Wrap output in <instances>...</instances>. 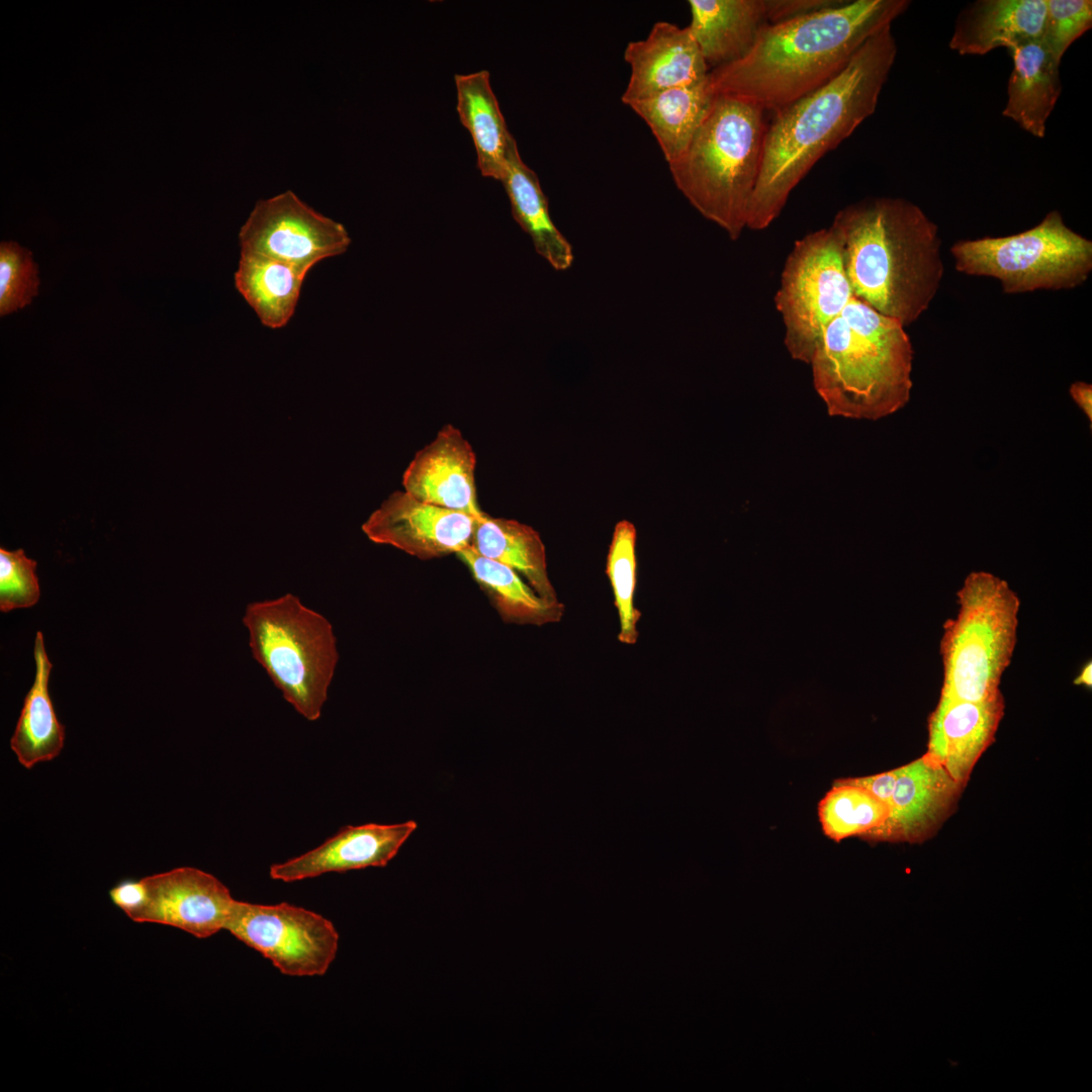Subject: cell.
Instances as JSON below:
<instances>
[{
    "label": "cell",
    "mask_w": 1092,
    "mask_h": 1092,
    "mask_svg": "<svg viewBox=\"0 0 1092 1092\" xmlns=\"http://www.w3.org/2000/svg\"><path fill=\"white\" fill-rule=\"evenodd\" d=\"M896 56L888 26L870 37L832 80L775 113L766 126L746 228L769 226L813 166L875 112Z\"/></svg>",
    "instance_id": "obj_1"
},
{
    "label": "cell",
    "mask_w": 1092,
    "mask_h": 1092,
    "mask_svg": "<svg viewBox=\"0 0 1092 1092\" xmlns=\"http://www.w3.org/2000/svg\"><path fill=\"white\" fill-rule=\"evenodd\" d=\"M908 0H855L759 32L749 53L710 70L716 93L731 94L776 113L837 76L856 51L903 14Z\"/></svg>",
    "instance_id": "obj_2"
},
{
    "label": "cell",
    "mask_w": 1092,
    "mask_h": 1092,
    "mask_svg": "<svg viewBox=\"0 0 1092 1092\" xmlns=\"http://www.w3.org/2000/svg\"><path fill=\"white\" fill-rule=\"evenodd\" d=\"M831 226L854 298L904 327L928 309L944 265L938 228L918 205L866 198L841 208Z\"/></svg>",
    "instance_id": "obj_3"
},
{
    "label": "cell",
    "mask_w": 1092,
    "mask_h": 1092,
    "mask_svg": "<svg viewBox=\"0 0 1092 1092\" xmlns=\"http://www.w3.org/2000/svg\"><path fill=\"white\" fill-rule=\"evenodd\" d=\"M913 356L903 325L853 297L825 329L808 365L830 416L876 421L908 403Z\"/></svg>",
    "instance_id": "obj_4"
},
{
    "label": "cell",
    "mask_w": 1092,
    "mask_h": 1092,
    "mask_svg": "<svg viewBox=\"0 0 1092 1092\" xmlns=\"http://www.w3.org/2000/svg\"><path fill=\"white\" fill-rule=\"evenodd\" d=\"M757 105L717 93L685 153L668 164L677 189L701 215L736 241L746 228L766 124Z\"/></svg>",
    "instance_id": "obj_5"
},
{
    "label": "cell",
    "mask_w": 1092,
    "mask_h": 1092,
    "mask_svg": "<svg viewBox=\"0 0 1092 1092\" xmlns=\"http://www.w3.org/2000/svg\"><path fill=\"white\" fill-rule=\"evenodd\" d=\"M243 625L254 659L284 700L304 719L318 720L339 661L331 622L286 593L248 604Z\"/></svg>",
    "instance_id": "obj_6"
},
{
    "label": "cell",
    "mask_w": 1092,
    "mask_h": 1092,
    "mask_svg": "<svg viewBox=\"0 0 1092 1092\" xmlns=\"http://www.w3.org/2000/svg\"><path fill=\"white\" fill-rule=\"evenodd\" d=\"M957 597V615L945 622L940 640V697L986 700L1001 694L1016 645L1020 601L1005 579L987 571L968 574Z\"/></svg>",
    "instance_id": "obj_7"
},
{
    "label": "cell",
    "mask_w": 1092,
    "mask_h": 1092,
    "mask_svg": "<svg viewBox=\"0 0 1092 1092\" xmlns=\"http://www.w3.org/2000/svg\"><path fill=\"white\" fill-rule=\"evenodd\" d=\"M950 253L957 271L995 278L1008 294L1073 289L1092 271V242L1070 229L1058 210L1015 235L958 241Z\"/></svg>",
    "instance_id": "obj_8"
},
{
    "label": "cell",
    "mask_w": 1092,
    "mask_h": 1092,
    "mask_svg": "<svg viewBox=\"0 0 1092 1092\" xmlns=\"http://www.w3.org/2000/svg\"><path fill=\"white\" fill-rule=\"evenodd\" d=\"M852 298L834 229L830 225L797 240L775 295L790 356L808 364L825 329Z\"/></svg>",
    "instance_id": "obj_9"
},
{
    "label": "cell",
    "mask_w": 1092,
    "mask_h": 1092,
    "mask_svg": "<svg viewBox=\"0 0 1092 1092\" xmlns=\"http://www.w3.org/2000/svg\"><path fill=\"white\" fill-rule=\"evenodd\" d=\"M225 930L288 976L325 975L339 947L338 931L329 919L285 902L237 900Z\"/></svg>",
    "instance_id": "obj_10"
},
{
    "label": "cell",
    "mask_w": 1092,
    "mask_h": 1092,
    "mask_svg": "<svg viewBox=\"0 0 1092 1092\" xmlns=\"http://www.w3.org/2000/svg\"><path fill=\"white\" fill-rule=\"evenodd\" d=\"M241 253L264 255L308 272L321 260L343 254L351 239L340 222L288 190L259 200L240 234Z\"/></svg>",
    "instance_id": "obj_11"
},
{
    "label": "cell",
    "mask_w": 1092,
    "mask_h": 1092,
    "mask_svg": "<svg viewBox=\"0 0 1092 1092\" xmlns=\"http://www.w3.org/2000/svg\"><path fill=\"white\" fill-rule=\"evenodd\" d=\"M476 519L424 503L406 491L391 493L363 523L368 539L420 559L458 553L470 546Z\"/></svg>",
    "instance_id": "obj_12"
},
{
    "label": "cell",
    "mask_w": 1092,
    "mask_h": 1092,
    "mask_svg": "<svg viewBox=\"0 0 1092 1092\" xmlns=\"http://www.w3.org/2000/svg\"><path fill=\"white\" fill-rule=\"evenodd\" d=\"M144 880L148 899L134 922L176 927L198 938L225 929L237 900L211 874L182 867Z\"/></svg>",
    "instance_id": "obj_13"
},
{
    "label": "cell",
    "mask_w": 1092,
    "mask_h": 1092,
    "mask_svg": "<svg viewBox=\"0 0 1092 1092\" xmlns=\"http://www.w3.org/2000/svg\"><path fill=\"white\" fill-rule=\"evenodd\" d=\"M475 466L469 442L457 428L446 425L406 467L404 491L424 503L479 519L485 513L477 502Z\"/></svg>",
    "instance_id": "obj_14"
},
{
    "label": "cell",
    "mask_w": 1092,
    "mask_h": 1092,
    "mask_svg": "<svg viewBox=\"0 0 1092 1092\" xmlns=\"http://www.w3.org/2000/svg\"><path fill=\"white\" fill-rule=\"evenodd\" d=\"M631 73L622 101L629 104L664 90L705 82L710 73L689 26L658 21L648 36L624 52Z\"/></svg>",
    "instance_id": "obj_15"
},
{
    "label": "cell",
    "mask_w": 1092,
    "mask_h": 1092,
    "mask_svg": "<svg viewBox=\"0 0 1092 1092\" xmlns=\"http://www.w3.org/2000/svg\"><path fill=\"white\" fill-rule=\"evenodd\" d=\"M1003 712L1002 694L982 701L940 697L929 717L925 754L963 787L992 743Z\"/></svg>",
    "instance_id": "obj_16"
},
{
    "label": "cell",
    "mask_w": 1092,
    "mask_h": 1092,
    "mask_svg": "<svg viewBox=\"0 0 1092 1092\" xmlns=\"http://www.w3.org/2000/svg\"><path fill=\"white\" fill-rule=\"evenodd\" d=\"M410 820L397 824L346 826L317 847L271 866V879L291 883L327 873L384 867L416 830Z\"/></svg>",
    "instance_id": "obj_17"
},
{
    "label": "cell",
    "mask_w": 1092,
    "mask_h": 1092,
    "mask_svg": "<svg viewBox=\"0 0 1092 1092\" xmlns=\"http://www.w3.org/2000/svg\"><path fill=\"white\" fill-rule=\"evenodd\" d=\"M962 787L926 754L898 767L889 815L863 836L915 842L928 835L949 810Z\"/></svg>",
    "instance_id": "obj_18"
},
{
    "label": "cell",
    "mask_w": 1092,
    "mask_h": 1092,
    "mask_svg": "<svg viewBox=\"0 0 1092 1092\" xmlns=\"http://www.w3.org/2000/svg\"><path fill=\"white\" fill-rule=\"evenodd\" d=\"M1046 0H979L958 16L949 48L962 56H983L998 48L1041 39Z\"/></svg>",
    "instance_id": "obj_19"
},
{
    "label": "cell",
    "mask_w": 1092,
    "mask_h": 1092,
    "mask_svg": "<svg viewBox=\"0 0 1092 1092\" xmlns=\"http://www.w3.org/2000/svg\"><path fill=\"white\" fill-rule=\"evenodd\" d=\"M689 25L709 68L745 57L768 25L765 0H690Z\"/></svg>",
    "instance_id": "obj_20"
},
{
    "label": "cell",
    "mask_w": 1092,
    "mask_h": 1092,
    "mask_svg": "<svg viewBox=\"0 0 1092 1092\" xmlns=\"http://www.w3.org/2000/svg\"><path fill=\"white\" fill-rule=\"evenodd\" d=\"M1008 51L1013 67L1002 114L1031 135L1041 139L1062 92L1060 63L1041 39L1024 41Z\"/></svg>",
    "instance_id": "obj_21"
},
{
    "label": "cell",
    "mask_w": 1092,
    "mask_h": 1092,
    "mask_svg": "<svg viewBox=\"0 0 1092 1092\" xmlns=\"http://www.w3.org/2000/svg\"><path fill=\"white\" fill-rule=\"evenodd\" d=\"M499 182L510 199L513 217L530 236L537 254L555 270H567L574 259L572 247L552 221L538 176L523 162L514 138Z\"/></svg>",
    "instance_id": "obj_22"
},
{
    "label": "cell",
    "mask_w": 1092,
    "mask_h": 1092,
    "mask_svg": "<svg viewBox=\"0 0 1092 1092\" xmlns=\"http://www.w3.org/2000/svg\"><path fill=\"white\" fill-rule=\"evenodd\" d=\"M489 77L486 70L456 74V110L472 138L481 175L499 181L514 136L508 129Z\"/></svg>",
    "instance_id": "obj_23"
},
{
    "label": "cell",
    "mask_w": 1092,
    "mask_h": 1092,
    "mask_svg": "<svg viewBox=\"0 0 1092 1092\" xmlns=\"http://www.w3.org/2000/svg\"><path fill=\"white\" fill-rule=\"evenodd\" d=\"M470 547L513 568L545 601L559 602L548 576L545 546L532 527L485 514L475 521Z\"/></svg>",
    "instance_id": "obj_24"
},
{
    "label": "cell",
    "mask_w": 1092,
    "mask_h": 1092,
    "mask_svg": "<svg viewBox=\"0 0 1092 1092\" xmlns=\"http://www.w3.org/2000/svg\"><path fill=\"white\" fill-rule=\"evenodd\" d=\"M716 95L708 77L701 84L664 90L628 106L650 127L669 164L685 153Z\"/></svg>",
    "instance_id": "obj_25"
},
{
    "label": "cell",
    "mask_w": 1092,
    "mask_h": 1092,
    "mask_svg": "<svg viewBox=\"0 0 1092 1092\" xmlns=\"http://www.w3.org/2000/svg\"><path fill=\"white\" fill-rule=\"evenodd\" d=\"M33 655L35 678L27 693L10 740V747L25 768L57 757L64 746L65 727L56 715L49 694V678L53 667L40 631L36 633Z\"/></svg>",
    "instance_id": "obj_26"
},
{
    "label": "cell",
    "mask_w": 1092,
    "mask_h": 1092,
    "mask_svg": "<svg viewBox=\"0 0 1092 1092\" xmlns=\"http://www.w3.org/2000/svg\"><path fill=\"white\" fill-rule=\"evenodd\" d=\"M306 274L277 259L241 253L235 284L264 326L280 329L294 313Z\"/></svg>",
    "instance_id": "obj_27"
},
{
    "label": "cell",
    "mask_w": 1092,
    "mask_h": 1092,
    "mask_svg": "<svg viewBox=\"0 0 1092 1092\" xmlns=\"http://www.w3.org/2000/svg\"><path fill=\"white\" fill-rule=\"evenodd\" d=\"M457 555L489 593L505 620L541 626L561 619L564 606L542 599L513 568L478 554L470 546Z\"/></svg>",
    "instance_id": "obj_28"
},
{
    "label": "cell",
    "mask_w": 1092,
    "mask_h": 1092,
    "mask_svg": "<svg viewBox=\"0 0 1092 1092\" xmlns=\"http://www.w3.org/2000/svg\"><path fill=\"white\" fill-rule=\"evenodd\" d=\"M818 814L825 835L839 842L879 827L889 807L862 788L834 782L820 801Z\"/></svg>",
    "instance_id": "obj_29"
},
{
    "label": "cell",
    "mask_w": 1092,
    "mask_h": 1092,
    "mask_svg": "<svg viewBox=\"0 0 1092 1092\" xmlns=\"http://www.w3.org/2000/svg\"><path fill=\"white\" fill-rule=\"evenodd\" d=\"M636 529L626 520L615 526L606 564V573L612 585L614 604L620 621L618 639L624 644H635L638 639L637 623L641 613L634 606L637 582Z\"/></svg>",
    "instance_id": "obj_30"
},
{
    "label": "cell",
    "mask_w": 1092,
    "mask_h": 1092,
    "mask_svg": "<svg viewBox=\"0 0 1092 1092\" xmlns=\"http://www.w3.org/2000/svg\"><path fill=\"white\" fill-rule=\"evenodd\" d=\"M37 265L29 250L16 242L0 244V315L29 304L37 295Z\"/></svg>",
    "instance_id": "obj_31"
},
{
    "label": "cell",
    "mask_w": 1092,
    "mask_h": 1092,
    "mask_svg": "<svg viewBox=\"0 0 1092 1092\" xmlns=\"http://www.w3.org/2000/svg\"><path fill=\"white\" fill-rule=\"evenodd\" d=\"M1092 26L1091 0H1046L1041 41L1061 64L1070 46Z\"/></svg>",
    "instance_id": "obj_32"
},
{
    "label": "cell",
    "mask_w": 1092,
    "mask_h": 1092,
    "mask_svg": "<svg viewBox=\"0 0 1092 1092\" xmlns=\"http://www.w3.org/2000/svg\"><path fill=\"white\" fill-rule=\"evenodd\" d=\"M36 561L23 549L0 548V610L30 608L38 602L40 590L35 574Z\"/></svg>",
    "instance_id": "obj_33"
},
{
    "label": "cell",
    "mask_w": 1092,
    "mask_h": 1092,
    "mask_svg": "<svg viewBox=\"0 0 1092 1092\" xmlns=\"http://www.w3.org/2000/svg\"><path fill=\"white\" fill-rule=\"evenodd\" d=\"M842 2V0H765L769 24L831 8Z\"/></svg>",
    "instance_id": "obj_34"
},
{
    "label": "cell",
    "mask_w": 1092,
    "mask_h": 1092,
    "mask_svg": "<svg viewBox=\"0 0 1092 1092\" xmlns=\"http://www.w3.org/2000/svg\"><path fill=\"white\" fill-rule=\"evenodd\" d=\"M109 898L128 918L135 921L148 899L144 878L141 880L125 879L120 881L109 890Z\"/></svg>",
    "instance_id": "obj_35"
},
{
    "label": "cell",
    "mask_w": 1092,
    "mask_h": 1092,
    "mask_svg": "<svg viewBox=\"0 0 1092 1092\" xmlns=\"http://www.w3.org/2000/svg\"><path fill=\"white\" fill-rule=\"evenodd\" d=\"M897 775L898 768H895L870 777L839 779L835 782L862 788L889 807Z\"/></svg>",
    "instance_id": "obj_36"
},
{
    "label": "cell",
    "mask_w": 1092,
    "mask_h": 1092,
    "mask_svg": "<svg viewBox=\"0 0 1092 1092\" xmlns=\"http://www.w3.org/2000/svg\"><path fill=\"white\" fill-rule=\"evenodd\" d=\"M1070 394L1085 413L1088 420L1092 422V385L1087 382L1076 381L1070 386Z\"/></svg>",
    "instance_id": "obj_37"
},
{
    "label": "cell",
    "mask_w": 1092,
    "mask_h": 1092,
    "mask_svg": "<svg viewBox=\"0 0 1092 1092\" xmlns=\"http://www.w3.org/2000/svg\"><path fill=\"white\" fill-rule=\"evenodd\" d=\"M1091 671H1092V664H1091V661H1089L1082 667L1081 671L1076 676V678L1074 680V684L1079 685V686H1085V687L1091 688V685H1092V678H1091V673L1092 672Z\"/></svg>",
    "instance_id": "obj_38"
}]
</instances>
